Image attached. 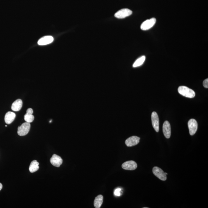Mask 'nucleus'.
<instances>
[{
  "instance_id": "ddd939ff",
  "label": "nucleus",
  "mask_w": 208,
  "mask_h": 208,
  "mask_svg": "<svg viewBox=\"0 0 208 208\" xmlns=\"http://www.w3.org/2000/svg\"><path fill=\"white\" fill-rule=\"evenodd\" d=\"M33 110L31 108L27 109L26 111V114L24 115V118L25 121L27 123H31L34 121L35 117L33 115Z\"/></svg>"
},
{
  "instance_id": "dca6fc26",
  "label": "nucleus",
  "mask_w": 208,
  "mask_h": 208,
  "mask_svg": "<svg viewBox=\"0 0 208 208\" xmlns=\"http://www.w3.org/2000/svg\"><path fill=\"white\" fill-rule=\"evenodd\" d=\"M39 169V163L37 160H33L31 162L29 167V170L31 173L36 172Z\"/></svg>"
},
{
  "instance_id": "aec40b11",
  "label": "nucleus",
  "mask_w": 208,
  "mask_h": 208,
  "mask_svg": "<svg viewBox=\"0 0 208 208\" xmlns=\"http://www.w3.org/2000/svg\"><path fill=\"white\" fill-rule=\"evenodd\" d=\"M203 84L204 86V87L206 89H208V78L205 79V80L203 81Z\"/></svg>"
},
{
  "instance_id": "423d86ee",
  "label": "nucleus",
  "mask_w": 208,
  "mask_h": 208,
  "mask_svg": "<svg viewBox=\"0 0 208 208\" xmlns=\"http://www.w3.org/2000/svg\"><path fill=\"white\" fill-rule=\"evenodd\" d=\"M153 172L154 174L160 180L163 181H165L167 180V175L165 174L162 170L159 167H153Z\"/></svg>"
},
{
  "instance_id": "f257e3e1",
  "label": "nucleus",
  "mask_w": 208,
  "mask_h": 208,
  "mask_svg": "<svg viewBox=\"0 0 208 208\" xmlns=\"http://www.w3.org/2000/svg\"><path fill=\"white\" fill-rule=\"evenodd\" d=\"M178 91L179 94L187 98H193L195 97V92L187 87L180 86L179 87Z\"/></svg>"
},
{
  "instance_id": "6e6552de",
  "label": "nucleus",
  "mask_w": 208,
  "mask_h": 208,
  "mask_svg": "<svg viewBox=\"0 0 208 208\" xmlns=\"http://www.w3.org/2000/svg\"><path fill=\"white\" fill-rule=\"evenodd\" d=\"M137 167V164L135 162L130 160L124 163L122 165V168L126 170H135Z\"/></svg>"
},
{
  "instance_id": "39448f33",
  "label": "nucleus",
  "mask_w": 208,
  "mask_h": 208,
  "mask_svg": "<svg viewBox=\"0 0 208 208\" xmlns=\"http://www.w3.org/2000/svg\"><path fill=\"white\" fill-rule=\"evenodd\" d=\"M190 134L193 136L195 134L198 128V124L197 121L194 119L189 120L188 123Z\"/></svg>"
},
{
  "instance_id": "f03ea898",
  "label": "nucleus",
  "mask_w": 208,
  "mask_h": 208,
  "mask_svg": "<svg viewBox=\"0 0 208 208\" xmlns=\"http://www.w3.org/2000/svg\"><path fill=\"white\" fill-rule=\"evenodd\" d=\"M31 125L30 123L25 122L22 124L18 128V134L20 136H23L27 135L30 131Z\"/></svg>"
},
{
  "instance_id": "7ed1b4c3",
  "label": "nucleus",
  "mask_w": 208,
  "mask_h": 208,
  "mask_svg": "<svg viewBox=\"0 0 208 208\" xmlns=\"http://www.w3.org/2000/svg\"><path fill=\"white\" fill-rule=\"evenodd\" d=\"M156 22V19L155 18L147 20L142 23L141 26V29L143 31L149 30L155 25Z\"/></svg>"
},
{
  "instance_id": "f8f14e48",
  "label": "nucleus",
  "mask_w": 208,
  "mask_h": 208,
  "mask_svg": "<svg viewBox=\"0 0 208 208\" xmlns=\"http://www.w3.org/2000/svg\"><path fill=\"white\" fill-rule=\"evenodd\" d=\"M54 38L51 36H46L41 38L38 41L39 45H46L50 44L53 41Z\"/></svg>"
},
{
  "instance_id": "0eeeda50",
  "label": "nucleus",
  "mask_w": 208,
  "mask_h": 208,
  "mask_svg": "<svg viewBox=\"0 0 208 208\" xmlns=\"http://www.w3.org/2000/svg\"><path fill=\"white\" fill-rule=\"evenodd\" d=\"M151 122L156 132L159 131V119L158 114L156 112L154 111L151 114Z\"/></svg>"
},
{
  "instance_id": "9d476101",
  "label": "nucleus",
  "mask_w": 208,
  "mask_h": 208,
  "mask_svg": "<svg viewBox=\"0 0 208 208\" xmlns=\"http://www.w3.org/2000/svg\"><path fill=\"white\" fill-rule=\"evenodd\" d=\"M163 131L164 136L167 139H169L171 136V126L170 124L168 121L164 122L163 126Z\"/></svg>"
},
{
  "instance_id": "f3484780",
  "label": "nucleus",
  "mask_w": 208,
  "mask_h": 208,
  "mask_svg": "<svg viewBox=\"0 0 208 208\" xmlns=\"http://www.w3.org/2000/svg\"><path fill=\"white\" fill-rule=\"evenodd\" d=\"M103 197L102 195H100L96 197L94 201V205L96 208L101 207L103 202Z\"/></svg>"
},
{
  "instance_id": "20e7f679",
  "label": "nucleus",
  "mask_w": 208,
  "mask_h": 208,
  "mask_svg": "<svg viewBox=\"0 0 208 208\" xmlns=\"http://www.w3.org/2000/svg\"><path fill=\"white\" fill-rule=\"evenodd\" d=\"M132 11L128 9H122L117 12L114 14V16L118 19H123L131 15Z\"/></svg>"
},
{
  "instance_id": "412c9836",
  "label": "nucleus",
  "mask_w": 208,
  "mask_h": 208,
  "mask_svg": "<svg viewBox=\"0 0 208 208\" xmlns=\"http://www.w3.org/2000/svg\"><path fill=\"white\" fill-rule=\"evenodd\" d=\"M2 185L1 183H0V191L2 190Z\"/></svg>"
},
{
  "instance_id": "a211bd4d",
  "label": "nucleus",
  "mask_w": 208,
  "mask_h": 208,
  "mask_svg": "<svg viewBox=\"0 0 208 208\" xmlns=\"http://www.w3.org/2000/svg\"><path fill=\"white\" fill-rule=\"evenodd\" d=\"M145 56H142V57L139 58L134 63L133 65V67L136 68V67H139L142 65L145 61Z\"/></svg>"
},
{
  "instance_id": "2eb2a0df",
  "label": "nucleus",
  "mask_w": 208,
  "mask_h": 208,
  "mask_svg": "<svg viewBox=\"0 0 208 208\" xmlns=\"http://www.w3.org/2000/svg\"><path fill=\"white\" fill-rule=\"evenodd\" d=\"M22 106V101L21 100L18 99L15 100L12 104L11 109L13 111H18L21 110Z\"/></svg>"
},
{
  "instance_id": "1a4fd4ad",
  "label": "nucleus",
  "mask_w": 208,
  "mask_h": 208,
  "mask_svg": "<svg viewBox=\"0 0 208 208\" xmlns=\"http://www.w3.org/2000/svg\"><path fill=\"white\" fill-rule=\"evenodd\" d=\"M140 138L136 136H132L128 138L125 141V144L127 147H131L139 144Z\"/></svg>"
},
{
  "instance_id": "4468645a",
  "label": "nucleus",
  "mask_w": 208,
  "mask_h": 208,
  "mask_svg": "<svg viewBox=\"0 0 208 208\" xmlns=\"http://www.w3.org/2000/svg\"><path fill=\"white\" fill-rule=\"evenodd\" d=\"M15 114L13 112L9 111L7 113L5 116V122L7 124H11L15 118Z\"/></svg>"
},
{
  "instance_id": "6ab92c4d",
  "label": "nucleus",
  "mask_w": 208,
  "mask_h": 208,
  "mask_svg": "<svg viewBox=\"0 0 208 208\" xmlns=\"http://www.w3.org/2000/svg\"><path fill=\"white\" fill-rule=\"evenodd\" d=\"M122 190L120 188H118V189H116L114 193V195L118 196V197L121 196V195H122Z\"/></svg>"
},
{
  "instance_id": "4be33fe9",
  "label": "nucleus",
  "mask_w": 208,
  "mask_h": 208,
  "mask_svg": "<svg viewBox=\"0 0 208 208\" xmlns=\"http://www.w3.org/2000/svg\"><path fill=\"white\" fill-rule=\"evenodd\" d=\"M165 173V174L166 175H168V174H167V173Z\"/></svg>"
},
{
  "instance_id": "9b49d317",
  "label": "nucleus",
  "mask_w": 208,
  "mask_h": 208,
  "mask_svg": "<svg viewBox=\"0 0 208 208\" xmlns=\"http://www.w3.org/2000/svg\"><path fill=\"white\" fill-rule=\"evenodd\" d=\"M50 162L54 166L59 167L63 163V160L60 156L54 154L50 159Z\"/></svg>"
}]
</instances>
